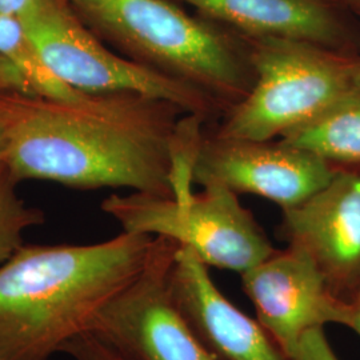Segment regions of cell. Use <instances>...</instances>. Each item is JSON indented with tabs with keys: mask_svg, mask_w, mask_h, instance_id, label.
Listing matches in <instances>:
<instances>
[{
	"mask_svg": "<svg viewBox=\"0 0 360 360\" xmlns=\"http://www.w3.org/2000/svg\"><path fill=\"white\" fill-rule=\"evenodd\" d=\"M13 178L80 190L129 188L172 196L179 105L135 92L59 101L0 94Z\"/></svg>",
	"mask_w": 360,
	"mask_h": 360,
	"instance_id": "cell-1",
	"label": "cell"
},
{
	"mask_svg": "<svg viewBox=\"0 0 360 360\" xmlns=\"http://www.w3.org/2000/svg\"><path fill=\"white\" fill-rule=\"evenodd\" d=\"M155 236L22 245L0 264V360H49L144 269Z\"/></svg>",
	"mask_w": 360,
	"mask_h": 360,
	"instance_id": "cell-2",
	"label": "cell"
},
{
	"mask_svg": "<svg viewBox=\"0 0 360 360\" xmlns=\"http://www.w3.org/2000/svg\"><path fill=\"white\" fill-rule=\"evenodd\" d=\"M77 18L119 55L190 84L224 110L255 84L245 37L167 0H68Z\"/></svg>",
	"mask_w": 360,
	"mask_h": 360,
	"instance_id": "cell-3",
	"label": "cell"
},
{
	"mask_svg": "<svg viewBox=\"0 0 360 360\" xmlns=\"http://www.w3.org/2000/svg\"><path fill=\"white\" fill-rule=\"evenodd\" d=\"M255 84L220 117L217 135L254 141L279 139L321 115L355 90L358 55L279 38H247Z\"/></svg>",
	"mask_w": 360,
	"mask_h": 360,
	"instance_id": "cell-4",
	"label": "cell"
},
{
	"mask_svg": "<svg viewBox=\"0 0 360 360\" xmlns=\"http://www.w3.org/2000/svg\"><path fill=\"white\" fill-rule=\"evenodd\" d=\"M187 199L151 193L111 195L104 212L120 223L123 231L172 239L191 250L208 267L243 274L275 252L262 226L238 199L220 186Z\"/></svg>",
	"mask_w": 360,
	"mask_h": 360,
	"instance_id": "cell-5",
	"label": "cell"
},
{
	"mask_svg": "<svg viewBox=\"0 0 360 360\" xmlns=\"http://www.w3.org/2000/svg\"><path fill=\"white\" fill-rule=\"evenodd\" d=\"M19 19L46 65L74 90L142 94L176 104L206 123L219 122L224 115V110L203 91L107 49L65 0H35Z\"/></svg>",
	"mask_w": 360,
	"mask_h": 360,
	"instance_id": "cell-6",
	"label": "cell"
},
{
	"mask_svg": "<svg viewBox=\"0 0 360 360\" xmlns=\"http://www.w3.org/2000/svg\"><path fill=\"white\" fill-rule=\"evenodd\" d=\"M179 245L155 236L141 274L95 312L86 331L126 360H219L175 306L168 274Z\"/></svg>",
	"mask_w": 360,
	"mask_h": 360,
	"instance_id": "cell-7",
	"label": "cell"
},
{
	"mask_svg": "<svg viewBox=\"0 0 360 360\" xmlns=\"http://www.w3.org/2000/svg\"><path fill=\"white\" fill-rule=\"evenodd\" d=\"M338 167L282 139L220 136L205 129L190 168L191 183L252 193L283 210L307 200L334 178Z\"/></svg>",
	"mask_w": 360,
	"mask_h": 360,
	"instance_id": "cell-8",
	"label": "cell"
},
{
	"mask_svg": "<svg viewBox=\"0 0 360 360\" xmlns=\"http://www.w3.org/2000/svg\"><path fill=\"white\" fill-rule=\"evenodd\" d=\"M240 275L257 322L287 359L309 330L351 324L354 306L334 295L314 260L297 247L275 250Z\"/></svg>",
	"mask_w": 360,
	"mask_h": 360,
	"instance_id": "cell-9",
	"label": "cell"
},
{
	"mask_svg": "<svg viewBox=\"0 0 360 360\" xmlns=\"http://www.w3.org/2000/svg\"><path fill=\"white\" fill-rule=\"evenodd\" d=\"M279 235L309 255L335 296L360 288V165L338 167L322 190L282 211Z\"/></svg>",
	"mask_w": 360,
	"mask_h": 360,
	"instance_id": "cell-10",
	"label": "cell"
},
{
	"mask_svg": "<svg viewBox=\"0 0 360 360\" xmlns=\"http://www.w3.org/2000/svg\"><path fill=\"white\" fill-rule=\"evenodd\" d=\"M168 288L195 336L219 360H288L257 319L223 295L191 250L179 245Z\"/></svg>",
	"mask_w": 360,
	"mask_h": 360,
	"instance_id": "cell-11",
	"label": "cell"
},
{
	"mask_svg": "<svg viewBox=\"0 0 360 360\" xmlns=\"http://www.w3.org/2000/svg\"><path fill=\"white\" fill-rule=\"evenodd\" d=\"M247 38L291 39L359 55L331 0H178Z\"/></svg>",
	"mask_w": 360,
	"mask_h": 360,
	"instance_id": "cell-12",
	"label": "cell"
},
{
	"mask_svg": "<svg viewBox=\"0 0 360 360\" xmlns=\"http://www.w3.org/2000/svg\"><path fill=\"white\" fill-rule=\"evenodd\" d=\"M279 139L307 150L335 167L360 165V90L355 89L321 115Z\"/></svg>",
	"mask_w": 360,
	"mask_h": 360,
	"instance_id": "cell-13",
	"label": "cell"
},
{
	"mask_svg": "<svg viewBox=\"0 0 360 360\" xmlns=\"http://www.w3.org/2000/svg\"><path fill=\"white\" fill-rule=\"evenodd\" d=\"M0 55L10 59L25 75L35 96L74 101L83 95L52 72L18 16L0 15Z\"/></svg>",
	"mask_w": 360,
	"mask_h": 360,
	"instance_id": "cell-14",
	"label": "cell"
},
{
	"mask_svg": "<svg viewBox=\"0 0 360 360\" xmlns=\"http://www.w3.org/2000/svg\"><path fill=\"white\" fill-rule=\"evenodd\" d=\"M18 183L7 165H0V264L23 245V235L28 229L44 221L43 211L27 206L19 198Z\"/></svg>",
	"mask_w": 360,
	"mask_h": 360,
	"instance_id": "cell-15",
	"label": "cell"
},
{
	"mask_svg": "<svg viewBox=\"0 0 360 360\" xmlns=\"http://www.w3.org/2000/svg\"><path fill=\"white\" fill-rule=\"evenodd\" d=\"M62 352L74 360H126L87 331L68 340L62 348Z\"/></svg>",
	"mask_w": 360,
	"mask_h": 360,
	"instance_id": "cell-16",
	"label": "cell"
},
{
	"mask_svg": "<svg viewBox=\"0 0 360 360\" xmlns=\"http://www.w3.org/2000/svg\"><path fill=\"white\" fill-rule=\"evenodd\" d=\"M288 360H340L331 347L324 327L312 328L303 335Z\"/></svg>",
	"mask_w": 360,
	"mask_h": 360,
	"instance_id": "cell-17",
	"label": "cell"
},
{
	"mask_svg": "<svg viewBox=\"0 0 360 360\" xmlns=\"http://www.w3.org/2000/svg\"><path fill=\"white\" fill-rule=\"evenodd\" d=\"M0 94H19L35 96L25 75L10 59L0 55Z\"/></svg>",
	"mask_w": 360,
	"mask_h": 360,
	"instance_id": "cell-18",
	"label": "cell"
},
{
	"mask_svg": "<svg viewBox=\"0 0 360 360\" xmlns=\"http://www.w3.org/2000/svg\"><path fill=\"white\" fill-rule=\"evenodd\" d=\"M35 3V0H0V15L20 18Z\"/></svg>",
	"mask_w": 360,
	"mask_h": 360,
	"instance_id": "cell-19",
	"label": "cell"
},
{
	"mask_svg": "<svg viewBox=\"0 0 360 360\" xmlns=\"http://www.w3.org/2000/svg\"><path fill=\"white\" fill-rule=\"evenodd\" d=\"M7 151H8V129H7V123L0 112V165L6 163Z\"/></svg>",
	"mask_w": 360,
	"mask_h": 360,
	"instance_id": "cell-20",
	"label": "cell"
},
{
	"mask_svg": "<svg viewBox=\"0 0 360 360\" xmlns=\"http://www.w3.org/2000/svg\"><path fill=\"white\" fill-rule=\"evenodd\" d=\"M352 77H354V84L355 87L360 90V55H358L354 60L352 65Z\"/></svg>",
	"mask_w": 360,
	"mask_h": 360,
	"instance_id": "cell-21",
	"label": "cell"
},
{
	"mask_svg": "<svg viewBox=\"0 0 360 360\" xmlns=\"http://www.w3.org/2000/svg\"><path fill=\"white\" fill-rule=\"evenodd\" d=\"M348 328L352 330L360 338V309H355L352 321H351V324H349Z\"/></svg>",
	"mask_w": 360,
	"mask_h": 360,
	"instance_id": "cell-22",
	"label": "cell"
},
{
	"mask_svg": "<svg viewBox=\"0 0 360 360\" xmlns=\"http://www.w3.org/2000/svg\"><path fill=\"white\" fill-rule=\"evenodd\" d=\"M331 1H334V3H342V4H348V6L360 8V0H331Z\"/></svg>",
	"mask_w": 360,
	"mask_h": 360,
	"instance_id": "cell-23",
	"label": "cell"
},
{
	"mask_svg": "<svg viewBox=\"0 0 360 360\" xmlns=\"http://www.w3.org/2000/svg\"><path fill=\"white\" fill-rule=\"evenodd\" d=\"M351 304L354 306V309H360V288L359 291H358V292L355 294V296H354V299H352Z\"/></svg>",
	"mask_w": 360,
	"mask_h": 360,
	"instance_id": "cell-24",
	"label": "cell"
}]
</instances>
